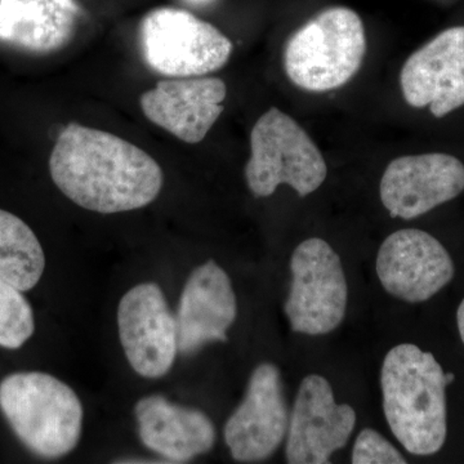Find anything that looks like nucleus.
Masks as SVG:
<instances>
[{
	"label": "nucleus",
	"instance_id": "obj_9",
	"mask_svg": "<svg viewBox=\"0 0 464 464\" xmlns=\"http://www.w3.org/2000/svg\"><path fill=\"white\" fill-rule=\"evenodd\" d=\"M282 374L271 362L259 364L249 378L240 405L225 424V441L237 462L255 463L273 456L289 426Z\"/></svg>",
	"mask_w": 464,
	"mask_h": 464
},
{
	"label": "nucleus",
	"instance_id": "obj_20",
	"mask_svg": "<svg viewBox=\"0 0 464 464\" xmlns=\"http://www.w3.org/2000/svg\"><path fill=\"white\" fill-rule=\"evenodd\" d=\"M351 462L353 464H401L406 459L392 444L375 430L365 429L353 444Z\"/></svg>",
	"mask_w": 464,
	"mask_h": 464
},
{
	"label": "nucleus",
	"instance_id": "obj_21",
	"mask_svg": "<svg viewBox=\"0 0 464 464\" xmlns=\"http://www.w3.org/2000/svg\"><path fill=\"white\" fill-rule=\"evenodd\" d=\"M457 324L458 331H459L460 338H462V342L464 343V299L460 302L459 307H458Z\"/></svg>",
	"mask_w": 464,
	"mask_h": 464
},
{
	"label": "nucleus",
	"instance_id": "obj_2",
	"mask_svg": "<svg viewBox=\"0 0 464 464\" xmlns=\"http://www.w3.org/2000/svg\"><path fill=\"white\" fill-rule=\"evenodd\" d=\"M456 380L444 373L431 353L415 344L391 348L381 371L382 399L391 432L414 456H432L447 440L448 384Z\"/></svg>",
	"mask_w": 464,
	"mask_h": 464
},
{
	"label": "nucleus",
	"instance_id": "obj_16",
	"mask_svg": "<svg viewBox=\"0 0 464 464\" xmlns=\"http://www.w3.org/2000/svg\"><path fill=\"white\" fill-rule=\"evenodd\" d=\"M134 415L142 444L166 458L168 463L188 462L215 447V424L198 409L155 395L140 400Z\"/></svg>",
	"mask_w": 464,
	"mask_h": 464
},
{
	"label": "nucleus",
	"instance_id": "obj_11",
	"mask_svg": "<svg viewBox=\"0 0 464 464\" xmlns=\"http://www.w3.org/2000/svg\"><path fill=\"white\" fill-rule=\"evenodd\" d=\"M377 276L392 297L408 304L429 301L454 277V262L441 243L429 232L404 228L382 243Z\"/></svg>",
	"mask_w": 464,
	"mask_h": 464
},
{
	"label": "nucleus",
	"instance_id": "obj_6",
	"mask_svg": "<svg viewBox=\"0 0 464 464\" xmlns=\"http://www.w3.org/2000/svg\"><path fill=\"white\" fill-rule=\"evenodd\" d=\"M140 43L146 65L168 78L215 72L234 50L230 39L212 24L173 7L155 8L143 17Z\"/></svg>",
	"mask_w": 464,
	"mask_h": 464
},
{
	"label": "nucleus",
	"instance_id": "obj_15",
	"mask_svg": "<svg viewBox=\"0 0 464 464\" xmlns=\"http://www.w3.org/2000/svg\"><path fill=\"white\" fill-rule=\"evenodd\" d=\"M237 302L228 275L208 261L192 271L177 311L179 353L192 355L210 342L227 341L237 320Z\"/></svg>",
	"mask_w": 464,
	"mask_h": 464
},
{
	"label": "nucleus",
	"instance_id": "obj_3",
	"mask_svg": "<svg viewBox=\"0 0 464 464\" xmlns=\"http://www.w3.org/2000/svg\"><path fill=\"white\" fill-rule=\"evenodd\" d=\"M0 411L20 441L36 456H66L81 440L83 406L74 390L53 375H8L0 383Z\"/></svg>",
	"mask_w": 464,
	"mask_h": 464
},
{
	"label": "nucleus",
	"instance_id": "obj_18",
	"mask_svg": "<svg viewBox=\"0 0 464 464\" xmlns=\"http://www.w3.org/2000/svg\"><path fill=\"white\" fill-rule=\"evenodd\" d=\"M44 268V252L32 228L0 209V279L27 292L42 279Z\"/></svg>",
	"mask_w": 464,
	"mask_h": 464
},
{
	"label": "nucleus",
	"instance_id": "obj_14",
	"mask_svg": "<svg viewBox=\"0 0 464 464\" xmlns=\"http://www.w3.org/2000/svg\"><path fill=\"white\" fill-rule=\"evenodd\" d=\"M226 96L225 82L215 76L170 78L142 94L141 109L150 121L195 145L224 112Z\"/></svg>",
	"mask_w": 464,
	"mask_h": 464
},
{
	"label": "nucleus",
	"instance_id": "obj_22",
	"mask_svg": "<svg viewBox=\"0 0 464 464\" xmlns=\"http://www.w3.org/2000/svg\"><path fill=\"white\" fill-rule=\"evenodd\" d=\"M183 2L194 5V7H208V5H213L216 0H183Z\"/></svg>",
	"mask_w": 464,
	"mask_h": 464
},
{
	"label": "nucleus",
	"instance_id": "obj_13",
	"mask_svg": "<svg viewBox=\"0 0 464 464\" xmlns=\"http://www.w3.org/2000/svg\"><path fill=\"white\" fill-rule=\"evenodd\" d=\"M411 108H430L436 118L464 105V26L450 27L415 51L400 74Z\"/></svg>",
	"mask_w": 464,
	"mask_h": 464
},
{
	"label": "nucleus",
	"instance_id": "obj_1",
	"mask_svg": "<svg viewBox=\"0 0 464 464\" xmlns=\"http://www.w3.org/2000/svg\"><path fill=\"white\" fill-rule=\"evenodd\" d=\"M50 173L76 206L112 215L149 206L163 188L154 158L115 134L70 123L52 150Z\"/></svg>",
	"mask_w": 464,
	"mask_h": 464
},
{
	"label": "nucleus",
	"instance_id": "obj_7",
	"mask_svg": "<svg viewBox=\"0 0 464 464\" xmlns=\"http://www.w3.org/2000/svg\"><path fill=\"white\" fill-rule=\"evenodd\" d=\"M285 315L293 332L325 335L346 316L348 286L340 256L319 237L302 241L290 258Z\"/></svg>",
	"mask_w": 464,
	"mask_h": 464
},
{
	"label": "nucleus",
	"instance_id": "obj_5",
	"mask_svg": "<svg viewBox=\"0 0 464 464\" xmlns=\"http://www.w3.org/2000/svg\"><path fill=\"white\" fill-rule=\"evenodd\" d=\"M328 176L325 159L316 143L288 114L271 108L250 133V159L246 179L257 198L271 197L288 185L299 197L313 194Z\"/></svg>",
	"mask_w": 464,
	"mask_h": 464
},
{
	"label": "nucleus",
	"instance_id": "obj_4",
	"mask_svg": "<svg viewBox=\"0 0 464 464\" xmlns=\"http://www.w3.org/2000/svg\"><path fill=\"white\" fill-rule=\"evenodd\" d=\"M365 53V29L359 14L347 7L326 8L290 36L284 69L301 90L334 91L359 72Z\"/></svg>",
	"mask_w": 464,
	"mask_h": 464
},
{
	"label": "nucleus",
	"instance_id": "obj_19",
	"mask_svg": "<svg viewBox=\"0 0 464 464\" xmlns=\"http://www.w3.org/2000/svg\"><path fill=\"white\" fill-rule=\"evenodd\" d=\"M35 331L33 308L20 289L0 279V346L17 350Z\"/></svg>",
	"mask_w": 464,
	"mask_h": 464
},
{
	"label": "nucleus",
	"instance_id": "obj_8",
	"mask_svg": "<svg viewBox=\"0 0 464 464\" xmlns=\"http://www.w3.org/2000/svg\"><path fill=\"white\" fill-rule=\"evenodd\" d=\"M118 328L128 362L145 378L164 377L179 353V331L166 295L155 283L128 290L118 308Z\"/></svg>",
	"mask_w": 464,
	"mask_h": 464
},
{
	"label": "nucleus",
	"instance_id": "obj_12",
	"mask_svg": "<svg viewBox=\"0 0 464 464\" xmlns=\"http://www.w3.org/2000/svg\"><path fill=\"white\" fill-rule=\"evenodd\" d=\"M464 191V164L448 154L400 157L382 176V204L393 218L413 219Z\"/></svg>",
	"mask_w": 464,
	"mask_h": 464
},
{
	"label": "nucleus",
	"instance_id": "obj_10",
	"mask_svg": "<svg viewBox=\"0 0 464 464\" xmlns=\"http://www.w3.org/2000/svg\"><path fill=\"white\" fill-rule=\"evenodd\" d=\"M356 424L353 406L337 404L331 383L310 374L299 384L286 433V462L325 464L346 447Z\"/></svg>",
	"mask_w": 464,
	"mask_h": 464
},
{
	"label": "nucleus",
	"instance_id": "obj_17",
	"mask_svg": "<svg viewBox=\"0 0 464 464\" xmlns=\"http://www.w3.org/2000/svg\"><path fill=\"white\" fill-rule=\"evenodd\" d=\"M82 14L79 0H0V43L36 54L63 50Z\"/></svg>",
	"mask_w": 464,
	"mask_h": 464
}]
</instances>
